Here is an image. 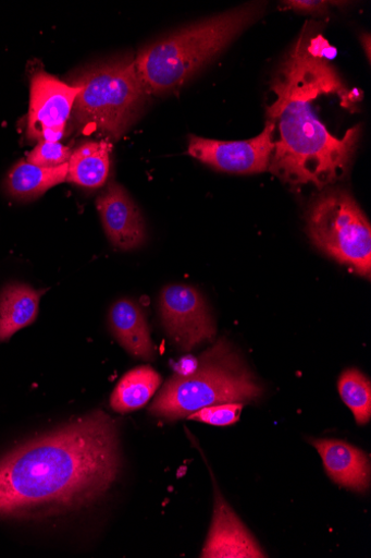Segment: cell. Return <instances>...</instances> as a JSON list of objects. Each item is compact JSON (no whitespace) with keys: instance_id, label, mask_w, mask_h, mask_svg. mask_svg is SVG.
<instances>
[{"instance_id":"6da1fadb","label":"cell","mask_w":371,"mask_h":558,"mask_svg":"<svg viewBox=\"0 0 371 558\" xmlns=\"http://www.w3.org/2000/svg\"><path fill=\"white\" fill-rule=\"evenodd\" d=\"M122 468L116 422L95 412L0 459V518L39 519L86 509Z\"/></svg>"},{"instance_id":"7a4b0ae2","label":"cell","mask_w":371,"mask_h":558,"mask_svg":"<svg viewBox=\"0 0 371 558\" xmlns=\"http://www.w3.org/2000/svg\"><path fill=\"white\" fill-rule=\"evenodd\" d=\"M341 78L323 54L316 52L307 33H301L272 83L274 98L268 106V121L275 128L269 170L282 181L323 189L347 174L360 125L343 136L332 133L318 104Z\"/></svg>"},{"instance_id":"3957f363","label":"cell","mask_w":371,"mask_h":558,"mask_svg":"<svg viewBox=\"0 0 371 558\" xmlns=\"http://www.w3.org/2000/svg\"><path fill=\"white\" fill-rule=\"evenodd\" d=\"M263 14L255 3L190 25L143 48L135 59L150 95L175 92Z\"/></svg>"},{"instance_id":"277c9868","label":"cell","mask_w":371,"mask_h":558,"mask_svg":"<svg viewBox=\"0 0 371 558\" xmlns=\"http://www.w3.org/2000/svg\"><path fill=\"white\" fill-rule=\"evenodd\" d=\"M263 390L225 338L205 351L188 374H176L153 400L151 415L186 418L208 405L257 400Z\"/></svg>"},{"instance_id":"5b68a950","label":"cell","mask_w":371,"mask_h":558,"mask_svg":"<svg viewBox=\"0 0 371 558\" xmlns=\"http://www.w3.org/2000/svg\"><path fill=\"white\" fill-rule=\"evenodd\" d=\"M72 85L81 88L72 112L77 129L114 140L136 122L149 96L131 57L90 66Z\"/></svg>"},{"instance_id":"8992f818","label":"cell","mask_w":371,"mask_h":558,"mask_svg":"<svg viewBox=\"0 0 371 558\" xmlns=\"http://www.w3.org/2000/svg\"><path fill=\"white\" fill-rule=\"evenodd\" d=\"M306 226L318 248L370 279L371 228L348 192L336 189L317 196L308 209Z\"/></svg>"},{"instance_id":"52a82bcc","label":"cell","mask_w":371,"mask_h":558,"mask_svg":"<svg viewBox=\"0 0 371 558\" xmlns=\"http://www.w3.org/2000/svg\"><path fill=\"white\" fill-rule=\"evenodd\" d=\"M274 124L267 121L263 131L246 141H217L190 136L188 154L218 171L255 174L270 169L275 149Z\"/></svg>"},{"instance_id":"ba28073f","label":"cell","mask_w":371,"mask_h":558,"mask_svg":"<svg viewBox=\"0 0 371 558\" xmlns=\"http://www.w3.org/2000/svg\"><path fill=\"white\" fill-rule=\"evenodd\" d=\"M81 92L45 72L33 75L27 118V138L33 142H60L65 136L75 99Z\"/></svg>"},{"instance_id":"9c48e42d","label":"cell","mask_w":371,"mask_h":558,"mask_svg":"<svg viewBox=\"0 0 371 558\" xmlns=\"http://www.w3.org/2000/svg\"><path fill=\"white\" fill-rule=\"evenodd\" d=\"M159 310L166 332L184 351H191L217 335L207 303L193 287H166L159 299Z\"/></svg>"},{"instance_id":"30bf717a","label":"cell","mask_w":371,"mask_h":558,"mask_svg":"<svg viewBox=\"0 0 371 558\" xmlns=\"http://www.w3.org/2000/svg\"><path fill=\"white\" fill-rule=\"evenodd\" d=\"M96 206L104 232L113 245L122 250H134L146 242L143 216L122 185L111 182L97 197Z\"/></svg>"},{"instance_id":"8fae6325","label":"cell","mask_w":371,"mask_h":558,"mask_svg":"<svg viewBox=\"0 0 371 558\" xmlns=\"http://www.w3.org/2000/svg\"><path fill=\"white\" fill-rule=\"evenodd\" d=\"M201 557L263 558L268 557L255 537L231 509L217 488L215 512Z\"/></svg>"},{"instance_id":"7c38bea8","label":"cell","mask_w":371,"mask_h":558,"mask_svg":"<svg viewBox=\"0 0 371 558\" xmlns=\"http://www.w3.org/2000/svg\"><path fill=\"white\" fill-rule=\"evenodd\" d=\"M330 477L341 486L364 492L370 485V461L361 449L333 439H312Z\"/></svg>"},{"instance_id":"4fadbf2b","label":"cell","mask_w":371,"mask_h":558,"mask_svg":"<svg viewBox=\"0 0 371 558\" xmlns=\"http://www.w3.org/2000/svg\"><path fill=\"white\" fill-rule=\"evenodd\" d=\"M110 324L119 342L134 357L153 360L154 345L150 329L136 302L124 299L114 303L110 313Z\"/></svg>"},{"instance_id":"5bb4252c","label":"cell","mask_w":371,"mask_h":558,"mask_svg":"<svg viewBox=\"0 0 371 558\" xmlns=\"http://www.w3.org/2000/svg\"><path fill=\"white\" fill-rule=\"evenodd\" d=\"M44 292L22 283L9 284L0 292V342L36 320Z\"/></svg>"},{"instance_id":"9a60e30c","label":"cell","mask_w":371,"mask_h":558,"mask_svg":"<svg viewBox=\"0 0 371 558\" xmlns=\"http://www.w3.org/2000/svg\"><path fill=\"white\" fill-rule=\"evenodd\" d=\"M112 144L109 141H87L72 151L69 182L97 189L108 181L111 169Z\"/></svg>"},{"instance_id":"2e32d148","label":"cell","mask_w":371,"mask_h":558,"mask_svg":"<svg viewBox=\"0 0 371 558\" xmlns=\"http://www.w3.org/2000/svg\"><path fill=\"white\" fill-rule=\"evenodd\" d=\"M69 168V163L47 169L22 161L11 170L7 180V189L15 198L33 199L50 187L65 182Z\"/></svg>"},{"instance_id":"e0dca14e","label":"cell","mask_w":371,"mask_h":558,"mask_svg":"<svg viewBox=\"0 0 371 558\" xmlns=\"http://www.w3.org/2000/svg\"><path fill=\"white\" fill-rule=\"evenodd\" d=\"M161 384V375L149 366L131 371L112 395V409L118 413L127 414L144 408Z\"/></svg>"},{"instance_id":"ac0fdd59","label":"cell","mask_w":371,"mask_h":558,"mask_svg":"<svg viewBox=\"0 0 371 558\" xmlns=\"http://www.w3.org/2000/svg\"><path fill=\"white\" fill-rule=\"evenodd\" d=\"M338 390L359 425H366L371 417V386L369 379L358 369L344 372Z\"/></svg>"},{"instance_id":"d6986e66","label":"cell","mask_w":371,"mask_h":558,"mask_svg":"<svg viewBox=\"0 0 371 558\" xmlns=\"http://www.w3.org/2000/svg\"><path fill=\"white\" fill-rule=\"evenodd\" d=\"M71 147L61 142H39L28 155L26 162L41 168H58L70 162Z\"/></svg>"},{"instance_id":"ffe728a7","label":"cell","mask_w":371,"mask_h":558,"mask_svg":"<svg viewBox=\"0 0 371 558\" xmlns=\"http://www.w3.org/2000/svg\"><path fill=\"white\" fill-rule=\"evenodd\" d=\"M243 409L244 403L242 402L208 405V408L195 412L187 418L208 425L231 426L240 420Z\"/></svg>"},{"instance_id":"44dd1931","label":"cell","mask_w":371,"mask_h":558,"mask_svg":"<svg viewBox=\"0 0 371 558\" xmlns=\"http://www.w3.org/2000/svg\"><path fill=\"white\" fill-rule=\"evenodd\" d=\"M346 3L341 2H329V0H311V2H306V0H292V2H283L282 8L284 10H290L305 14H317L322 15L329 12L332 7H341Z\"/></svg>"}]
</instances>
